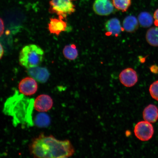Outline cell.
<instances>
[{
  "mask_svg": "<svg viewBox=\"0 0 158 158\" xmlns=\"http://www.w3.org/2000/svg\"><path fill=\"white\" fill-rule=\"evenodd\" d=\"M29 149L31 155L36 158H67L75 153L74 148L69 140H59L52 135L42 134L33 140Z\"/></svg>",
  "mask_w": 158,
  "mask_h": 158,
  "instance_id": "obj_1",
  "label": "cell"
},
{
  "mask_svg": "<svg viewBox=\"0 0 158 158\" xmlns=\"http://www.w3.org/2000/svg\"><path fill=\"white\" fill-rule=\"evenodd\" d=\"M63 54L65 58L70 60H74L78 56V52L76 45L74 44L67 45L63 50Z\"/></svg>",
  "mask_w": 158,
  "mask_h": 158,
  "instance_id": "obj_16",
  "label": "cell"
},
{
  "mask_svg": "<svg viewBox=\"0 0 158 158\" xmlns=\"http://www.w3.org/2000/svg\"><path fill=\"white\" fill-rule=\"evenodd\" d=\"M150 70L153 73L157 74L158 73V66L157 65H153L151 67Z\"/></svg>",
  "mask_w": 158,
  "mask_h": 158,
  "instance_id": "obj_22",
  "label": "cell"
},
{
  "mask_svg": "<svg viewBox=\"0 0 158 158\" xmlns=\"http://www.w3.org/2000/svg\"><path fill=\"white\" fill-rule=\"evenodd\" d=\"M113 4L110 0H96L93 5V9L96 14L107 16L114 11Z\"/></svg>",
  "mask_w": 158,
  "mask_h": 158,
  "instance_id": "obj_6",
  "label": "cell"
},
{
  "mask_svg": "<svg viewBox=\"0 0 158 158\" xmlns=\"http://www.w3.org/2000/svg\"><path fill=\"white\" fill-rule=\"evenodd\" d=\"M143 118L145 121L151 123H155L158 119V109L153 104H150L144 109Z\"/></svg>",
  "mask_w": 158,
  "mask_h": 158,
  "instance_id": "obj_12",
  "label": "cell"
},
{
  "mask_svg": "<svg viewBox=\"0 0 158 158\" xmlns=\"http://www.w3.org/2000/svg\"><path fill=\"white\" fill-rule=\"evenodd\" d=\"M123 29L128 32L132 33L138 28V22L137 18L133 15L128 16L123 22Z\"/></svg>",
  "mask_w": 158,
  "mask_h": 158,
  "instance_id": "obj_13",
  "label": "cell"
},
{
  "mask_svg": "<svg viewBox=\"0 0 158 158\" xmlns=\"http://www.w3.org/2000/svg\"><path fill=\"white\" fill-rule=\"evenodd\" d=\"M5 27L3 20L0 18V37L3 35Z\"/></svg>",
  "mask_w": 158,
  "mask_h": 158,
  "instance_id": "obj_20",
  "label": "cell"
},
{
  "mask_svg": "<svg viewBox=\"0 0 158 158\" xmlns=\"http://www.w3.org/2000/svg\"><path fill=\"white\" fill-rule=\"evenodd\" d=\"M49 5V11L51 13L56 14L64 18L76 10L72 0H51Z\"/></svg>",
  "mask_w": 158,
  "mask_h": 158,
  "instance_id": "obj_3",
  "label": "cell"
},
{
  "mask_svg": "<svg viewBox=\"0 0 158 158\" xmlns=\"http://www.w3.org/2000/svg\"><path fill=\"white\" fill-rule=\"evenodd\" d=\"M64 18L59 16V19H50V23L48 24V29L52 34L58 35L60 33L66 30L67 27V23L63 20Z\"/></svg>",
  "mask_w": 158,
  "mask_h": 158,
  "instance_id": "obj_10",
  "label": "cell"
},
{
  "mask_svg": "<svg viewBox=\"0 0 158 158\" xmlns=\"http://www.w3.org/2000/svg\"><path fill=\"white\" fill-rule=\"evenodd\" d=\"M53 105L52 99L48 95H40L35 98L34 103L35 110L37 111L45 112L52 108Z\"/></svg>",
  "mask_w": 158,
  "mask_h": 158,
  "instance_id": "obj_8",
  "label": "cell"
},
{
  "mask_svg": "<svg viewBox=\"0 0 158 158\" xmlns=\"http://www.w3.org/2000/svg\"><path fill=\"white\" fill-rule=\"evenodd\" d=\"M154 23L156 26L158 27V9L156 10L154 14Z\"/></svg>",
  "mask_w": 158,
  "mask_h": 158,
  "instance_id": "obj_21",
  "label": "cell"
},
{
  "mask_svg": "<svg viewBox=\"0 0 158 158\" xmlns=\"http://www.w3.org/2000/svg\"><path fill=\"white\" fill-rule=\"evenodd\" d=\"M147 42L153 47H158V27H152L148 30L146 35Z\"/></svg>",
  "mask_w": 158,
  "mask_h": 158,
  "instance_id": "obj_14",
  "label": "cell"
},
{
  "mask_svg": "<svg viewBox=\"0 0 158 158\" xmlns=\"http://www.w3.org/2000/svg\"><path fill=\"white\" fill-rule=\"evenodd\" d=\"M44 55V51L38 45H27L20 53V64L27 69L38 66L43 62Z\"/></svg>",
  "mask_w": 158,
  "mask_h": 158,
  "instance_id": "obj_2",
  "label": "cell"
},
{
  "mask_svg": "<svg viewBox=\"0 0 158 158\" xmlns=\"http://www.w3.org/2000/svg\"><path fill=\"white\" fill-rule=\"evenodd\" d=\"M27 72L31 77L41 83L46 82L50 76L47 68L38 66L27 69Z\"/></svg>",
  "mask_w": 158,
  "mask_h": 158,
  "instance_id": "obj_9",
  "label": "cell"
},
{
  "mask_svg": "<svg viewBox=\"0 0 158 158\" xmlns=\"http://www.w3.org/2000/svg\"><path fill=\"white\" fill-rule=\"evenodd\" d=\"M149 92L152 97L158 101V81L151 84L149 88Z\"/></svg>",
  "mask_w": 158,
  "mask_h": 158,
  "instance_id": "obj_19",
  "label": "cell"
},
{
  "mask_svg": "<svg viewBox=\"0 0 158 158\" xmlns=\"http://www.w3.org/2000/svg\"><path fill=\"white\" fill-rule=\"evenodd\" d=\"M105 28L109 34L116 36L119 35L123 29L119 20L116 18L110 19L106 22Z\"/></svg>",
  "mask_w": 158,
  "mask_h": 158,
  "instance_id": "obj_11",
  "label": "cell"
},
{
  "mask_svg": "<svg viewBox=\"0 0 158 158\" xmlns=\"http://www.w3.org/2000/svg\"><path fill=\"white\" fill-rule=\"evenodd\" d=\"M4 53V50L2 45L0 43V59L3 56Z\"/></svg>",
  "mask_w": 158,
  "mask_h": 158,
  "instance_id": "obj_23",
  "label": "cell"
},
{
  "mask_svg": "<svg viewBox=\"0 0 158 158\" xmlns=\"http://www.w3.org/2000/svg\"><path fill=\"white\" fill-rule=\"evenodd\" d=\"M138 19L140 25L145 28L149 27L153 24V18L147 12H142L140 13L138 15Z\"/></svg>",
  "mask_w": 158,
  "mask_h": 158,
  "instance_id": "obj_15",
  "label": "cell"
},
{
  "mask_svg": "<svg viewBox=\"0 0 158 158\" xmlns=\"http://www.w3.org/2000/svg\"><path fill=\"white\" fill-rule=\"evenodd\" d=\"M134 133L136 137L141 141H148L152 137L154 134L153 126L150 122L141 121L136 124Z\"/></svg>",
  "mask_w": 158,
  "mask_h": 158,
  "instance_id": "obj_4",
  "label": "cell"
},
{
  "mask_svg": "<svg viewBox=\"0 0 158 158\" xmlns=\"http://www.w3.org/2000/svg\"><path fill=\"white\" fill-rule=\"evenodd\" d=\"M50 118L48 114L41 113L36 116L35 120V125L39 127H45L48 126L50 123Z\"/></svg>",
  "mask_w": 158,
  "mask_h": 158,
  "instance_id": "obj_17",
  "label": "cell"
},
{
  "mask_svg": "<svg viewBox=\"0 0 158 158\" xmlns=\"http://www.w3.org/2000/svg\"><path fill=\"white\" fill-rule=\"evenodd\" d=\"M119 80L122 85L126 87H131L137 83L138 76L133 69L128 68L124 69L120 73Z\"/></svg>",
  "mask_w": 158,
  "mask_h": 158,
  "instance_id": "obj_7",
  "label": "cell"
},
{
  "mask_svg": "<svg viewBox=\"0 0 158 158\" xmlns=\"http://www.w3.org/2000/svg\"><path fill=\"white\" fill-rule=\"evenodd\" d=\"M113 5L116 9L125 12L131 5V0H112Z\"/></svg>",
  "mask_w": 158,
  "mask_h": 158,
  "instance_id": "obj_18",
  "label": "cell"
},
{
  "mask_svg": "<svg viewBox=\"0 0 158 158\" xmlns=\"http://www.w3.org/2000/svg\"><path fill=\"white\" fill-rule=\"evenodd\" d=\"M19 89L21 94L26 96H31L37 91L38 85L34 79L27 77L23 79L19 82Z\"/></svg>",
  "mask_w": 158,
  "mask_h": 158,
  "instance_id": "obj_5",
  "label": "cell"
}]
</instances>
